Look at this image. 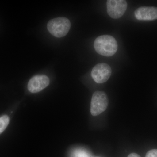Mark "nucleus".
I'll use <instances>...</instances> for the list:
<instances>
[{"mask_svg":"<svg viewBox=\"0 0 157 157\" xmlns=\"http://www.w3.org/2000/svg\"><path fill=\"white\" fill-rule=\"evenodd\" d=\"M96 51L103 56L109 57L115 54L118 48L116 39L109 35H103L98 37L94 42Z\"/></svg>","mask_w":157,"mask_h":157,"instance_id":"nucleus-1","label":"nucleus"},{"mask_svg":"<svg viewBox=\"0 0 157 157\" xmlns=\"http://www.w3.org/2000/svg\"><path fill=\"white\" fill-rule=\"evenodd\" d=\"M71 23L68 18L59 17L49 21L47 24V29L54 36L61 38L65 36L70 31Z\"/></svg>","mask_w":157,"mask_h":157,"instance_id":"nucleus-2","label":"nucleus"},{"mask_svg":"<svg viewBox=\"0 0 157 157\" xmlns=\"http://www.w3.org/2000/svg\"><path fill=\"white\" fill-rule=\"evenodd\" d=\"M108 102V97L104 92H95L93 94L91 101V114L94 116L100 115L107 109Z\"/></svg>","mask_w":157,"mask_h":157,"instance_id":"nucleus-3","label":"nucleus"},{"mask_svg":"<svg viewBox=\"0 0 157 157\" xmlns=\"http://www.w3.org/2000/svg\"><path fill=\"white\" fill-rule=\"evenodd\" d=\"M107 7L108 15L113 19H118L126 11L128 4L124 0H108Z\"/></svg>","mask_w":157,"mask_h":157,"instance_id":"nucleus-4","label":"nucleus"},{"mask_svg":"<svg viewBox=\"0 0 157 157\" xmlns=\"http://www.w3.org/2000/svg\"><path fill=\"white\" fill-rule=\"evenodd\" d=\"M111 73L112 70L109 65L105 63H101L93 68L91 74L96 82L103 83L108 80Z\"/></svg>","mask_w":157,"mask_h":157,"instance_id":"nucleus-5","label":"nucleus"},{"mask_svg":"<svg viewBox=\"0 0 157 157\" xmlns=\"http://www.w3.org/2000/svg\"><path fill=\"white\" fill-rule=\"evenodd\" d=\"M49 84L48 76L44 75H36L30 79L28 84V89L32 93L41 91L47 87Z\"/></svg>","mask_w":157,"mask_h":157,"instance_id":"nucleus-6","label":"nucleus"},{"mask_svg":"<svg viewBox=\"0 0 157 157\" xmlns=\"http://www.w3.org/2000/svg\"><path fill=\"white\" fill-rule=\"evenodd\" d=\"M135 16L138 20H155L157 19V8L146 6L140 7L135 10Z\"/></svg>","mask_w":157,"mask_h":157,"instance_id":"nucleus-7","label":"nucleus"},{"mask_svg":"<svg viewBox=\"0 0 157 157\" xmlns=\"http://www.w3.org/2000/svg\"><path fill=\"white\" fill-rule=\"evenodd\" d=\"M9 117L8 115H4L0 117V135L6 130L9 123Z\"/></svg>","mask_w":157,"mask_h":157,"instance_id":"nucleus-8","label":"nucleus"},{"mask_svg":"<svg viewBox=\"0 0 157 157\" xmlns=\"http://www.w3.org/2000/svg\"><path fill=\"white\" fill-rule=\"evenodd\" d=\"M145 157H157V149H152L147 153Z\"/></svg>","mask_w":157,"mask_h":157,"instance_id":"nucleus-9","label":"nucleus"},{"mask_svg":"<svg viewBox=\"0 0 157 157\" xmlns=\"http://www.w3.org/2000/svg\"><path fill=\"white\" fill-rule=\"evenodd\" d=\"M128 157H141L139 155L135 153H132L129 155Z\"/></svg>","mask_w":157,"mask_h":157,"instance_id":"nucleus-10","label":"nucleus"},{"mask_svg":"<svg viewBox=\"0 0 157 157\" xmlns=\"http://www.w3.org/2000/svg\"><path fill=\"white\" fill-rule=\"evenodd\" d=\"M77 157H87V154L86 153H81L80 154L78 153Z\"/></svg>","mask_w":157,"mask_h":157,"instance_id":"nucleus-11","label":"nucleus"}]
</instances>
